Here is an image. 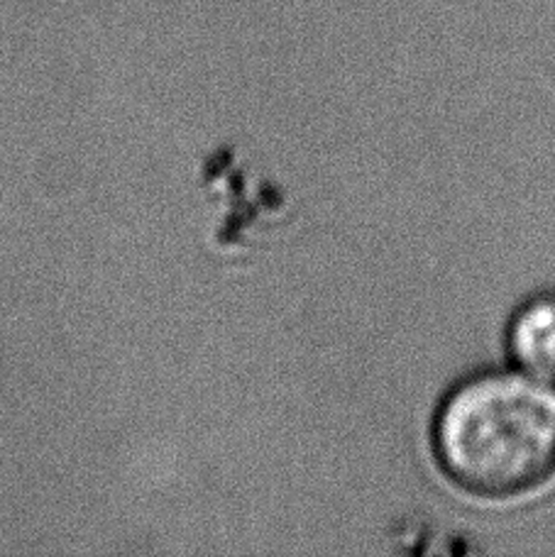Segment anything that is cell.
<instances>
[{
    "mask_svg": "<svg viewBox=\"0 0 555 557\" xmlns=\"http://www.w3.org/2000/svg\"><path fill=\"white\" fill-rule=\"evenodd\" d=\"M504 343L514 367L555 389V288L531 294L514 308Z\"/></svg>",
    "mask_w": 555,
    "mask_h": 557,
    "instance_id": "7a4b0ae2",
    "label": "cell"
},
{
    "mask_svg": "<svg viewBox=\"0 0 555 557\" xmlns=\"http://www.w3.org/2000/svg\"><path fill=\"white\" fill-rule=\"evenodd\" d=\"M435 467L478 499H517L555 476V389L519 367L480 370L443 394L431 421Z\"/></svg>",
    "mask_w": 555,
    "mask_h": 557,
    "instance_id": "6da1fadb",
    "label": "cell"
}]
</instances>
